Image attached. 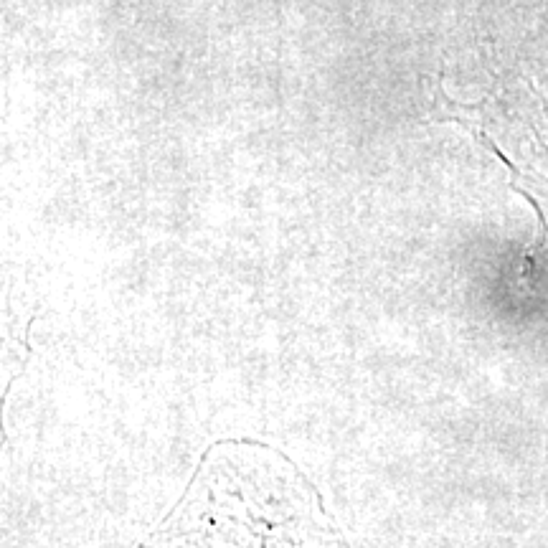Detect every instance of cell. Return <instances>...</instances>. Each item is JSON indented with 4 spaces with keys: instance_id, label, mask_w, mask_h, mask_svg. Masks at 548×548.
<instances>
[{
    "instance_id": "obj_1",
    "label": "cell",
    "mask_w": 548,
    "mask_h": 548,
    "mask_svg": "<svg viewBox=\"0 0 548 548\" xmlns=\"http://www.w3.org/2000/svg\"><path fill=\"white\" fill-rule=\"evenodd\" d=\"M140 548H348L323 498L282 452L214 444Z\"/></svg>"
}]
</instances>
